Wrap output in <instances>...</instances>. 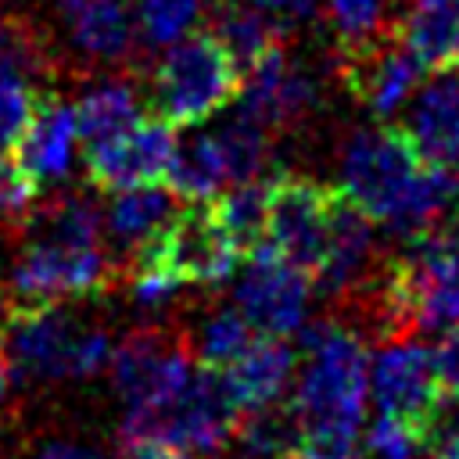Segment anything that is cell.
<instances>
[{
	"mask_svg": "<svg viewBox=\"0 0 459 459\" xmlns=\"http://www.w3.org/2000/svg\"><path fill=\"white\" fill-rule=\"evenodd\" d=\"M122 276L118 262L104 244L65 240L25 230V244L7 276L11 312H32L75 298H93Z\"/></svg>",
	"mask_w": 459,
	"mask_h": 459,
	"instance_id": "5",
	"label": "cell"
},
{
	"mask_svg": "<svg viewBox=\"0 0 459 459\" xmlns=\"http://www.w3.org/2000/svg\"><path fill=\"white\" fill-rule=\"evenodd\" d=\"M301 380L294 405L305 420V448L323 459H355L362 445L369 351L355 326L323 316L298 326Z\"/></svg>",
	"mask_w": 459,
	"mask_h": 459,
	"instance_id": "1",
	"label": "cell"
},
{
	"mask_svg": "<svg viewBox=\"0 0 459 459\" xmlns=\"http://www.w3.org/2000/svg\"><path fill=\"white\" fill-rule=\"evenodd\" d=\"M11 377L22 384L90 380L111 362V337L104 326L82 323L61 305L11 312L0 337Z\"/></svg>",
	"mask_w": 459,
	"mask_h": 459,
	"instance_id": "3",
	"label": "cell"
},
{
	"mask_svg": "<svg viewBox=\"0 0 459 459\" xmlns=\"http://www.w3.org/2000/svg\"><path fill=\"white\" fill-rule=\"evenodd\" d=\"M240 111L262 122L269 133L301 126L319 108V82L308 68L294 65L283 50V39L273 43L240 79Z\"/></svg>",
	"mask_w": 459,
	"mask_h": 459,
	"instance_id": "12",
	"label": "cell"
},
{
	"mask_svg": "<svg viewBox=\"0 0 459 459\" xmlns=\"http://www.w3.org/2000/svg\"><path fill=\"white\" fill-rule=\"evenodd\" d=\"M204 32H212L226 47V54L240 65V72L255 65L273 43H280V32L251 0H215L208 7Z\"/></svg>",
	"mask_w": 459,
	"mask_h": 459,
	"instance_id": "24",
	"label": "cell"
},
{
	"mask_svg": "<svg viewBox=\"0 0 459 459\" xmlns=\"http://www.w3.org/2000/svg\"><path fill=\"white\" fill-rule=\"evenodd\" d=\"M427 459H459V441H455V445H445V448H437V452H430Z\"/></svg>",
	"mask_w": 459,
	"mask_h": 459,
	"instance_id": "41",
	"label": "cell"
},
{
	"mask_svg": "<svg viewBox=\"0 0 459 459\" xmlns=\"http://www.w3.org/2000/svg\"><path fill=\"white\" fill-rule=\"evenodd\" d=\"M287 459H323V455H316L312 448H298L294 455H287Z\"/></svg>",
	"mask_w": 459,
	"mask_h": 459,
	"instance_id": "42",
	"label": "cell"
},
{
	"mask_svg": "<svg viewBox=\"0 0 459 459\" xmlns=\"http://www.w3.org/2000/svg\"><path fill=\"white\" fill-rule=\"evenodd\" d=\"M179 208L176 194L158 183H143V186H129V190H115L108 212H104V247L111 251V258L122 262H136L143 255V247L161 233V226L172 219V212Z\"/></svg>",
	"mask_w": 459,
	"mask_h": 459,
	"instance_id": "19",
	"label": "cell"
},
{
	"mask_svg": "<svg viewBox=\"0 0 459 459\" xmlns=\"http://www.w3.org/2000/svg\"><path fill=\"white\" fill-rule=\"evenodd\" d=\"M362 445H366V452L377 455V459H427L420 427L409 423V420L387 416V412H380V416L362 430Z\"/></svg>",
	"mask_w": 459,
	"mask_h": 459,
	"instance_id": "31",
	"label": "cell"
},
{
	"mask_svg": "<svg viewBox=\"0 0 459 459\" xmlns=\"http://www.w3.org/2000/svg\"><path fill=\"white\" fill-rule=\"evenodd\" d=\"M455 72H459V54H455Z\"/></svg>",
	"mask_w": 459,
	"mask_h": 459,
	"instance_id": "43",
	"label": "cell"
},
{
	"mask_svg": "<svg viewBox=\"0 0 459 459\" xmlns=\"http://www.w3.org/2000/svg\"><path fill=\"white\" fill-rule=\"evenodd\" d=\"M176 151V136H172V122H165L161 115L154 118H140L133 129L86 147L82 161H86V176L97 190H129V186H143V183H161L169 172Z\"/></svg>",
	"mask_w": 459,
	"mask_h": 459,
	"instance_id": "13",
	"label": "cell"
},
{
	"mask_svg": "<svg viewBox=\"0 0 459 459\" xmlns=\"http://www.w3.org/2000/svg\"><path fill=\"white\" fill-rule=\"evenodd\" d=\"M39 93L32 90L29 75H0V151H14L22 140Z\"/></svg>",
	"mask_w": 459,
	"mask_h": 459,
	"instance_id": "32",
	"label": "cell"
},
{
	"mask_svg": "<svg viewBox=\"0 0 459 459\" xmlns=\"http://www.w3.org/2000/svg\"><path fill=\"white\" fill-rule=\"evenodd\" d=\"M398 36L423 68H452L459 54V0H412L398 18Z\"/></svg>",
	"mask_w": 459,
	"mask_h": 459,
	"instance_id": "20",
	"label": "cell"
},
{
	"mask_svg": "<svg viewBox=\"0 0 459 459\" xmlns=\"http://www.w3.org/2000/svg\"><path fill=\"white\" fill-rule=\"evenodd\" d=\"M143 118V100L133 79H100L75 100V122L82 147H97Z\"/></svg>",
	"mask_w": 459,
	"mask_h": 459,
	"instance_id": "21",
	"label": "cell"
},
{
	"mask_svg": "<svg viewBox=\"0 0 459 459\" xmlns=\"http://www.w3.org/2000/svg\"><path fill=\"white\" fill-rule=\"evenodd\" d=\"M240 416H244V402L230 369L197 362L190 380L169 402L126 409L118 437L122 445L165 441L186 452H219L237 434Z\"/></svg>",
	"mask_w": 459,
	"mask_h": 459,
	"instance_id": "2",
	"label": "cell"
},
{
	"mask_svg": "<svg viewBox=\"0 0 459 459\" xmlns=\"http://www.w3.org/2000/svg\"><path fill=\"white\" fill-rule=\"evenodd\" d=\"M43 68L39 39L11 18H0V75H36Z\"/></svg>",
	"mask_w": 459,
	"mask_h": 459,
	"instance_id": "34",
	"label": "cell"
},
{
	"mask_svg": "<svg viewBox=\"0 0 459 459\" xmlns=\"http://www.w3.org/2000/svg\"><path fill=\"white\" fill-rule=\"evenodd\" d=\"M108 369H111V387L126 409L161 405L190 380L194 351H190V341L161 326H143V330H133L111 351Z\"/></svg>",
	"mask_w": 459,
	"mask_h": 459,
	"instance_id": "8",
	"label": "cell"
},
{
	"mask_svg": "<svg viewBox=\"0 0 459 459\" xmlns=\"http://www.w3.org/2000/svg\"><path fill=\"white\" fill-rule=\"evenodd\" d=\"M312 276L276 255L273 244L244 255V269L233 283V305L255 323L258 333L287 337L308 319Z\"/></svg>",
	"mask_w": 459,
	"mask_h": 459,
	"instance_id": "9",
	"label": "cell"
},
{
	"mask_svg": "<svg viewBox=\"0 0 459 459\" xmlns=\"http://www.w3.org/2000/svg\"><path fill=\"white\" fill-rule=\"evenodd\" d=\"M251 4L273 22V29L280 32V39L316 18V0H251Z\"/></svg>",
	"mask_w": 459,
	"mask_h": 459,
	"instance_id": "35",
	"label": "cell"
},
{
	"mask_svg": "<svg viewBox=\"0 0 459 459\" xmlns=\"http://www.w3.org/2000/svg\"><path fill=\"white\" fill-rule=\"evenodd\" d=\"M244 255L230 240L212 201H183L133 265H154L176 283H222Z\"/></svg>",
	"mask_w": 459,
	"mask_h": 459,
	"instance_id": "7",
	"label": "cell"
},
{
	"mask_svg": "<svg viewBox=\"0 0 459 459\" xmlns=\"http://www.w3.org/2000/svg\"><path fill=\"white\" fill-rule=\"evenodd\" d=\"M75 143H79L75 104L47 93V97L36 100V111H32L29 126H25L22 140L14 143V158L29 172V179L43 190L50 183H61L72 172Z\"/></svg>",
	"mask_w": 459,
	"mask_h": 459,
	"instance_id": "18",
	"label": "cell"
},
{
	"mask_svg": "<svg viewBox=\"0 0 459 459\" xmlns=\"http://www.w3.org/2000/svg\"><path fill=\"white\" fill-rule=\"evenodd\" d=\"M36 194H39V186L18 165L14 151H0V222L22 226L25 215L36 208Z\"/></svg>",
	"mask_w": 459,
	"mask_h": 459,
	"instance_id": "33",
	"label": "cell"
},
{
	"mask_svg": "<svg viewBox=\"0 0 459 459\" xmlns=\"http://www.w3.org/2000/svg\"><path fill=\"white\" fill-rule=\"evenodd\" d=\"M122 459H194V455L186 448H176L165 441H133V445H126Z\"/></svg>",
	"mask_w": 459,
	"mask_h": 459,
	"instance_id": "38",
	"label": "cell"
},
{
	"mask_svg": "<svg viewBox=\"0 0 459 459\" xmlns=\"http://www.w3.org/2000/svg\"><path fill=\"white\" fill-rule=\"evenodd\" d=\"M369 394L380 412L420 427L434 402L445 394L437 351L420 341H387L369 362Z\"/></svg>",
	"mask_w": 459,
	"mask_h": 459,
	"instance_id": "11",
	"label": "cell"
},
{
	"mask_svg": "<svg viewBox=\"0 0 459 459\" xmlns=\"http://www.w3.org/2000/svg\"><path fill=\"white\" fill-rule=\"evenodd\" d=\"M258 337H262V333L255 330V323H251L237 305H219V308H212V312L201 319L190 351H194L197 362H204V366H233Z\"/></svg>",
	"mask_w": 459,
	"mask_h": 459,
	"instance_id": "29",
	"label": "cell"
},
{
	"mask_svg": "<svg viewBox=\"0 0 459 459\" xmlns=\"http://www.w3.org/2000/svg\"><path fill=\"white\" fill-rule=\"evenodd\" d=\"M437 362H441V380L452 394H459V323L452 330H445V341L437 348Z\"/></svg>",
	"mask_w": 459,
	"mask_h": 459,
	"instance_id": "37",
	"label": "cell"
},
{
	"mask_svg": "<svg viewBox=\"0 0 459 459\" xmlns=\"http://www.w3.org/2000/svg\"><path fill=\"white\" fill-rule=\"evenodd\" d=\"M7 319H11V301H7V287H0V337L7 330Z\"/></svg>",
	"mask_w": 459,
	"mask_h": 459,
	"instance_id": "40",
	"label": "cell"
},
{
	"mask_svg": "<svg viewBox=\"0 0 459 459\" xmlns=\"http://www.w3.org/2000/svg\"><path fill=\"white\" fill-rule=\"evenodd\" d=\"M237 437L247 455L255 459H287L298 448H305V420L290 402L276 398L258 409H247L237 423Z\"/></svg>",
	"mask_w": 459,
	"mask_h": 459,
	"instance_id": "25",
	"label": "cell"
},
{
	"mask_svg": "<svg viewBox=\"0 0 459 459\" xmlns=\"http://www.w3.org/2000/svg\"><path fill=\"white\" fill-rule=\"evenodd\" d=\"M222 165H226V179L230 183H247L258 179L269 165V129L262 122H255L247 111H237L233 118L219 122L212 129Z\"/></svg>",
	"mask_w": 459,
	"mask_h": 459,
	"instance_id": "28",
	"label": "cell"
},
{
	"mask_svg": "<svg viewBox=\"0 0 459 459\" xmlns=\"http://www.w3.org/2000/svg\"><path fill=\"white\" fill-rule=\"evenodd\" d=\"M341 79L373 118H391L420 90L423 61L402 43L398 29L362 50L341 54Z\"/></svg>",
	"mask_w": 459,
	"mask_h": 459,
	"instance_id": "14",
	"label": "cell"
},
{
	"mask_svg": "<svg viewBox=\"0 0 459 459\" xmlns=\"http://www.w3.org/2000/svg\"><path fill=\"white\" fill-rule=\"evenodd\" d=\"M391 4L394 0H326L323 18L337 43V54H351L391 36L398 29V22L391 18Z\"/></svg>",
	"mask_w": 459,
	"mask_h": 459,
	"instance_id": "27",
	"label": "cell"
},
{
	"mask_svg": "<svg viewBox=\"0 0 459 459\" xmlns=\"http://www.w3.org/2000/svg\"><path fill=\"white\" fill-rule=\"evenodd\" d=\"M294 362H298V355L283 337L262 333L233 366H226L233 384H237V391H240L244 412L283 398V391H287V384L294 377Z\"/></svg>",
	"mask_w": 459,
	"mask_h": 459,
	"instance_id": "22",
	"label": "cell"
},
{
	"mask_svg": "<svg viewBox=\"0 0 459 459\" xmlns=\"http://www.w3.org/2000/svg\"><path fill=\"white\" fill-rule=\"evenodd\" d=\"M11 384H14L11 366H7V359L0 355V409H4V405H7V398H11Z\"/></svg>",
	"mask_w": 459,
	"mask_h": 459,
	"instance_id": "39",
	"label": "cell"
},
{
	"mask_svg": "<svg viewBox=\"0 0 459 459\" xmlns=\"http://www.w3.org/2000/svg\"><path fill=\"white\" fill-rule=\"evenodd\" d=\"M204 11V0H136V32L147 47H172Z\"/></svg>",
	"mask_w": 459,
	"mask_h": 459,
	"instance_id": "30",
	"label": "cell"
},
{
	"mask_svg": "<svg viewBox=\"0 0 459 459\" xmlns=\"http://www.w3.org/2000/svg\"><path fill=\"white\" fill-rule=\"evenodd\" d=\"M427 161L416 154L405 129L366 126L355 129L341 147V190L351 197L377 226L394 237L405 233L412 197Z\"/></svg>",
	"mask_w": 459,
	"mask_h": 459,
	"instance_id": "4",
	"label": "cell"
},
{
	"mask_svg": "<svg viewBox=\"0 0 459 459\" xmlns=\"http://www.w3.org/2000/svg\"><path fill=\"white\" fill-rule=\"evenodd\" d=\"M330 208L333 186L294 172H280L276 179H269V244L308 276L326 251Z\"/></svg>",
	"mask_w": 459,
	"mask_h": 459,
	"instance_id": "10",
	"label": "cell"
},
{
	"mask_svg": "<svg viewBox=\"0 0 459 459\" xmlns=\"http://www.w3.org/2000/svg\"><path fill=\"white\" fill-rule=\"evenodd\" d=\"M240 65L212 32H186L151 72V108L172 126H201L240 93Z\"/></svg>",
	"mask_w": 459,
	"mask_h": 459,
	"instance_id": "6",
	"label": "cell"
},
{
	"mask_svg": "<svg viewBox=\"0 0 459 459\" xmlns=\"http://www.w3.org/2000/svg\"><path fill=\"white\" fill-rule=\"evenodd\" d=\"M165 183L183 201H215L230 186L215 136L197 129L183 143H176L169 172H165Z\"/></svg>",
	"mask_w": 459,
	"mask_h": 459,
	"instance_id": "23",
	"label": "cell"
},
{
	"mask_svg": "<svg viewBox=\"0 0 459 459\" xmlns=\"http://www.w3.org/2000/svg\"><path fill=\"white\" fill-rule=\"evenodd\" d=\"M405 136L427 165L459 172V72L441 68L409 97Z\"/></svg>",
	"mask_w": 459,
	"mask_h": 459,
	"instance_id": "16",
	"label": "cell"
},
{
	"mask_svg": "<svg viewBox=\"0 0 459 459\" xmlns=\"http://www.w3.org/2000/svg\"><path fill=\"white\" fill-rule=\"evenodd\" d=\"M212 204L240 255H251L269 244V179L233 183Z\"/></svg>",
	"mask_w": 459,
	"mask_h": 459,
	"instance_id": "26",
	"label": "cell"
},
{
	"mask_svg": "<svg viewBox=\"0 0 459 459\" xmlns=\"http://www.w3.org/2000/svg\"><path fill=\"white\" fill-rule=\"evenodd\" d=\"M57 22L90 65H122L136 47L133 0H57Z\"/></svg>",
	"mask_w": 459,
	"mask_h": 459,
	"instance_id": "17",
	"label": "cell"
},
{
	"mask_svg": "<svg viewBox=\"0 0 459 459\" xmlns=\"http://www.w3.org/2000/svg\"><path fill=\"white\" fill-rule=\"evenodd\" d=\"M29 459H104L97 448L82 445V441H68V437H50L43 445H36V452Z\"/></svg>",
	"mask_w": 459,
	"mask_h": 459,
	"instance_id": "36",
	"label": "cell"
},
{
	"mask_svg": "<svg viewBox=\"0 0 459 459\" xmlns=\"http://www.w3.org/2000/svg\"><path fill=\"white\" fill-rule=\"evenodd\" d=\"M377 222L344 197L341 186H333V208H330V233L326 251L312 273V283L319 294H348L359 290L377 273Z\"/></svg>",
	"mask_w": 459,
	"mask_h": 459,
	"instance_id": "15",
	"label": "cell"
}]
</instances>
